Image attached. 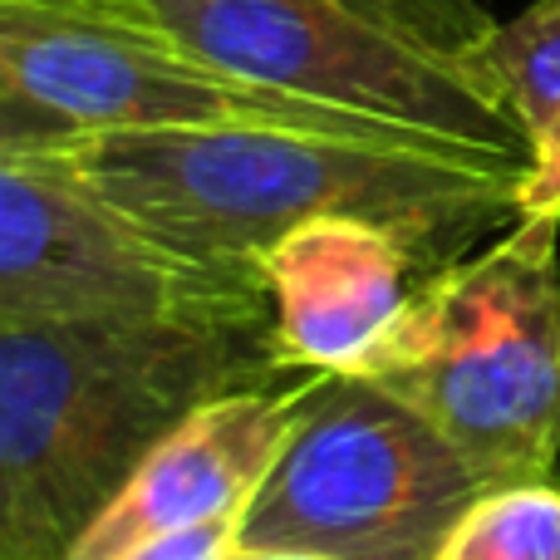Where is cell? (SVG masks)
I'll use <instances>...</instances> for the list:
<instances>
[{"mask_svg":"<svg viewBox=\"0 0 560 560\" xmlns=\"http://www.w3.org/2000/svg\"><path fill=\"white\" fill-rule=\"evenodd\" d=\"M59 148L163 242L246 276H261L280 236L319 217L388 226L433 276L522 217L532 173L522 158L477 148L315 128H167Z\"/></svg>","mask_w":560,"mask_h":560,"instance_id":"1","label":"cell"},{"mask_svg":"<svg viewBox=\"0 0 560 560\" xmlns=\"http://www.w3.org/2000/svg\"><path fill=\"white\" fill-rule=\"evenodd\" d=\"M261 384L271 329L0 325V560H69L187 413Z\"/></svg>","mask_w":560,"mask_h":560,"instance_id":"2","label":"cell"},{"mask_svg":"<svg viewBox=\"0 0 560 560\" xmlns=\"http://www.w3.org/2000/svg\"><path fill=\"white\" fill-rule=\"evenodd\" d=\"M118 20L329 114L532 163L472 0H39Z\"/></svg>","mask_w":560,"mask_h":560,"instance_id":"3","label":"cell"},{"mask_svg":"<svg viewBox=\"0 0 560 560\" xmlns=\"http://www.w3.org/2000/svg\"><path fill=\"white\" fill-rule=\"evenodd\" d=\"M359 378L433 423L487 487L560 482V222L516 217L423 276Z\"/></svg>","mask_w":560,"mask_h":560,"instance_id":"4","label":"cell"},{"mask_svg":"<svg viewBox=\"0 0 560 560\" xmlns=\"http://www.w3.org/2000/svg\"><path fill=\"white\" fill-rule=\"evenodd\" d=\"M0 325L271 329V295L163 242L65 148H0Z\"/></svg>","mask_w":560,"mask_h":560,"instance_id":"5","label":"cell"},{"mask_svg":"<svg viewBox=\"0 0 560 560\" xmlns=\"http://www.w3.org/2000/svg\"><path fill=\"white\" fill-rule=\"evenodd\" d=\"M482 492V477L413 408L359 374H319L236 546L433 560Z\"/></svg>","mask_w":560,"mask_h":560,"instance_id":"6","label":"cell"},{"mask_svg":"<svg viewBox=\"0 0 560 560\" xmlns=\"http://www.w3.org/2000/svg\"><path fill=\"white\" fill-rule=\"evenodd\" d=\"M167 128H315L413 138L242 84L118 20L39 0H0V148H59L98 133Z\"/></svg>","mask_w":560,"mask_h":560,"instance_id":"7","label":"cell"},{"mask_svg":"<svg viewBox=\"0 0 560 560\" xmlns=\"http://www.w3.org/2000/svg\"><path fill=\"white\" fill-rule=\"evenodd\" d=\"M315 384L319 374H290L285 384L236 388L187 413L143 457L124 492L94 516L69 560H114L158 536L202 532V526L242 532Z\"/></svg>","mask_w":560,"mask_h":560,"instance_id":"8","label":"cell"},{"mask_svg":"<svg viewBox=\"0 0 560 560\" xmlns=\"http://www.w3.org/2000/svg\"><path fill=\"white\" fill-rule=\"evenodd\" d=\"M423 276V261L364 217H319L285 232L261 256L276 364L285 374H364Z\"/></svg>","mask_w":560,"mask_h":560,"instance_id":"9","label":"cell"},{"mask_svg":"<svg viewBox=\"0 0 560 560\" xmlns=\"http://www.w3.org/2000/svg\"><path fill=\"white\" fill-rule=\"evenodd\" d=\"M492 55L532 148L522 217L560 222V0H532L516 20L497 25Z\"/></svg>","mask_w":560,"mask_h":560,"instance_id":"10","label":"cell"},{"mask_svg":"<svg viewBox=\"0 0 560 560\" xmlns=\"http://www.w3.org/2000/svg\"><path fill=\"white\" fill-rule=\"evenodd\" d=\"M433 560H560V482L487 487Z\"/></svg>","mask_w":560,"mask_h":560,"instance_id":"11","label":"cell"},{"mask_svg":"<svg viewBox=\"0 0 560 560\" xmlns=\"http://www.w3.org/2000/svg\"><path fill=\"white\" fill-rule=\"evenodd\" d=\"M232 551H236V526H202V532L158 536V541H143L114 560H232Z\"/></svg>","mask_w":560,"mask_h":560,"instance_id":"12","label":"cell"},{"mask_svg":"<svg viewBox=\"0 0 560 560\" xmlns=\"http://www.w3.org/2000/svg\"><path fill=\"white\" fill-rule=\"evenodd\" d=\"M232 560H329V556H305V551H252V546H236Z\"/></svg>","mask_w":560,"mask_h":560,"instance_id":"13","label":"cell"}]
</instances>
